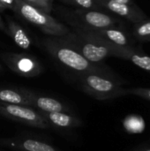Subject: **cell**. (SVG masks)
I'll use <instances>...</instances> for the list:
<instances>
[{
	"instance_id": "cell-1",
	"label": "cell",
	"mask_w": 150,
	"mask_h": 151,
	"mask_svg": "<svg viewBox=\"0 0 150 151\" xmlns=\"http://www.w3.org/2000/svg\"><path fill=\"white\" fill-rule=\"evenodd\" d=\"M42 46L45 50L56 60L75 72L80 73H95L113 80L123 81L108 67L92 63L86 59L78 51L63 42L58 37L44 39L42 41Z\"/></svg>"
},
{
	"instance_id": "cell-2",
	"label": "cell",
	"mask_w": 150,
	"mask_h": 151,
	"mask_svg": "<svg viewBox=\"0 0 150 151\" xmlns=\"http://www.w3.org/2000/svg\"><path fill=\"white\" fill-rule=\"evenodd\" d=\"M80 88L84 93L100 101L115 99L127 96L124 81H117L95 73H80Z\"/></svg>"
},
{
	"instance_id": "cell-3",
	"label": "cell",
	"mask_w": 150,
	"mask_h": 151,
	"mask_svg": "<svg viewBox=\"0 0 150 151\" xmlns=\"http://www.w3.org/2000/svg\"><path fill=\"white\" fill-rule=\"evenodd\" d=\"M13 12L27 21L36 26L48 36L64 37L71 32L65 25L54 19L50 14L39 11L21 0H16Z\"/></svg>"
},
{
	"instance_id": "cell-4",
	"label": "cell",
	"mask_w": 150,
	"mask_h": 151,
	"mask_svg": "<svg viewBox=\"0 0 150 151\" xmlns=\"http://www.w3.org/2000/svg\"><path fill=\"white\" fill-rule=\"evenodd\" d=\"M58 38L63 42L78 51L86 59L95 64H99L106 58L112 56L111 51L108 47L98 44L74 31H71L66 36Z\"/></svg>"
},
{
	"instance_id": "cell-5",
	"label": "cell",
	"mask_w": 150,
	"mask_h": 151,
	"mask_svg": "<svg viewBox=\"0 0 150 151\" xmlns=\"http://www.w3.org/2000/svg\"><path fill=\"white\" fill-rule=\"evenodd\" d=\"M0 115L20 124L40 129H49L50 127L42 114L30 106L0 103Z\"/></svg>"
},
{
	"instance_id": "cell-6",
	"label": "cell",
	"mask_w": 150,
	"mask_h": 151,
	"mask_svg": "<svg viewBox=\"0 0 150 151\" xmlns=\"http://www.w3.org/2000/svg\"><path fill=\"white\" fill-rule=\"evenodd\" d=\"M78 32L90 39L91 41L106 46L108 47L111 51V55L114 57H118V58H121L124 59H127L130 60L133 64H134L135 65H137L138 67L145 70L146 72L150 73V57L148 55L137 52L133 50H132L131 48L127 47H120V46H117L113 43H111V42L105 40L104 38L99 36L98 35L95 34L93 31L91 30H86V29H78Z\"/></svg>"
},
{
	"instance_id": "cell-7",
	"label": "cell",
	"mask_w": 150,
	"mask_h": 151,
	"mask_svg": "<svg viewBox=\"0 0 150 151\" xmlns=\"http://www.w3.org/2000/svg\"><path fill=\"white\" fill-rule=\"evenodd\" d=\"M71 20H67L73 27L86 30H100L111 28L117 23V19L111 16L95 10L78 8L70 12Z\"/></svg>"
},
{
	"instance_id": "cell-8",
	"label": "cell",
	"mask_w": 150,
	"mask_h": 151,
	"mask_svg": "<svg viewBox=\"0 0 150 151\" xmlns=\"http://www.w3.org/2000/svg\"><path fill=\"white\" fill-rule=\"evenodd\" d=\"M1 58L10 70L22 77H36L43 71L40 62L29 54L6 52L3 53Z\"/></svg>"
},
{
	"instance_id": "cell-9",
	"label": "cell",
	"mask_w": 150,
	"mask_h": 151,
	"mask_svg": "<svg viewBox=\"0 0 150 151\" xmlns=\"http://www.w3.org/2000/svg\"><path fill=\"white\" fill-rule=\"evenodd\" d=\"M29 103V106L43 112H69L70 110L60 101L51 97L38 96L29 90L20 88Z\"/></svg>"
},
{
	"instance_id": "cell-10",
	"label": "cell",
	"mask_w": 150,
	"mask_h": 151,
	"mask_svg": "<svg viewBox=\"0 0 150 151\" xmlns=\"http://www.w3.org/2000/svg\"><path fill=\"white\" fill-rule=\"evenodd\" d=\"M96 2L100 6H103L111 12L117 13L118 15H120L124 18H126L135 23L142 22L143 19L146 18L141 12L138 11L136 8L132 7L129 4L118 3L113 0H96Z\"/></svg>"
},
{
	"instance_id": "cell-11",
	"label": "cell",
	"mask_w": 150,
	"mask_h": 151,
	"mask_svg": "<svg viewBox=\"0 0 150 151\" xmlns=\"http://www.w3.org/2000/svg\"><path fill=\"white\" fill-rule=\"evenodd\" d=\"M2 145H6L19 151H60L48 144L34 139H11L0 141Z\"/></svg>"
},
{
	"instance_id": "cell-12",
	"label": "cell",
	"mask_w": 150,
	"mask_h": 151,
	"mask_svg": "<svg viewBox=\"0 0 150 151\" xmlns=\"http://www.w3.org/2000/svg\"><path fill=\"white\" fill-rule=\"evenodd\" d=\"M42 116L50 123L58 127L72 128L83 126V122L79 118L67 114L66 112H43L38 111Z\"/></svg>"
},
{
	"instance_id": "cell-13",
	"label": "cell",
	"mask_w": 150,
	"mask_h": 151,
	"mask_svg": "<svg viewBox=\"0 0 150 151\" xmlns=\"http://www.w3.org/2000/svg\"><path fill=\"white\" fill-rule=\"evenodd\" d=\"M7 35L13 40V42L21 49L27 50L31 48L32 40L25 31V29L15 20L11 18L7 19Z\"/></svg>"
},
{
	"instance_id": "cell-14",
	"label": "cell",
	"mask_w": 150,
	"mask_h": 151,
	"mask_svg": "<svg viewBox=\"0 0 150 151\" xmlns=\"http://www.w3.org/2000/svg\"><path fill=\"white\" fill-rule=\"evenodd\" d=\"M95 34L98 35L99 36L104 38L105 40L111 42V43L120 46V47H127L128 40L126 35L121 32L120 30L114 29V28H104L100 30H91Z\"/></svg>"
},
{
	"instance_id": "cell-15",
	"label": "cell",
	"mask_w": 150,
	"mask_h": 151,
	"mask_svg": "<svg viewBox=\"0 0 150 151\" xmlns=\"http://www.w3.org/2000/svg\"><path fill=\"white\" fill-rule=\"evenodd\" d=\"M0 103L29 106V103L25 95L19 89L0 88Z\"/></svg>"
},
{
	"instance_id": "cell-16",
	"label": "cell",
	"mask_w": 150,
	"mask_h": 151,
	"mask_svg": "<svg viewBox=\"0 0 150 151\" xmlns=\"http://www.w3.org/2000/svg\"><path fill=\"white\" fill-rule=\"evenodd\" d=\"M123 126L130 134H140L145 128V122L140 115H129L124 119Z\"/></svg>"
},
{
	"instance_id": "cell-17",
	"label": "cell",
	"mask_w": 150,
	"mask_h": 151,
	"mask_svg": "<svg viewBox=\"0 0 150 151\" xmlns=\"http://www.w3.org/2000/svg\"><path fill=\"white\" fill-rule=\"evenodd\" d=\"M21 1L47 14H50L53 7V2H54V0H21Z\"/></svg>"
},
{
	"instance_id": "cell-18",
	"label": "cell",
	"mask_w": 150,
	"mask_h": 151,
	"mask_svg": "<svg viewBox=\"0 0 150 151\" xmlns=\"http://www.w3.org/2000/svg\"><path fill=\"white\" fill-rule=\"evenodd\" d=\"M59 1L80 9H87V10H96L100 6L97 4L96 0H59Z\"/></svg>"
},
{
	"instance_id": "cell-19",
	"label": "cell",
	"mask_w": 150,
	"mask_h": 151,
	"mask_svg": "<svg viewBox=\"0 0 150 151\" xmlns=\"http://www.w3.org/2000/svg\"><path fill=\"white\" fill-rule=\"evenodd\" d=\"M135 35L143 41L150 42V21L140 22L135 29H134Z\"/></svg>"
},
{
	"instance_id": "cell-20",
	"label": "cell",
	"mask_w": 150,
	"mask_h": 151,
	"mask_svg": "<svg viewBox=\"0 0 150 151\" xmlns=\"http://www.w3.org/2000/svg\"><path fill=\"white\" fill-rule=\"evenodd\" d=\"M127 95H133L150 101V88H126Z\"/></svg>"
},
{
	"instance_id": "cell-21",
	"label": "cell",
	"mask_w": 150,
	"mask_h": 151,
	"mask_svg": "<svg viewBox=\"0 0 150 151\" xmlns=\"http://www.w3.org/2000/svg\"><path fill=\"white\" fill-rule=\"evenodd\" d=\"M16 0H0V4L3 5L4 9H10L11 11L14 10Z\"/></svg>"
},
{
	"instance_id": "cell-22",
	"label": "cell",
	"mask_w": 150,
	"mask_h": 151,
	"mask_svg": "<svg viewBox=\"0 0 150 151\" xmlns=\"http://www.w3.org/2000/svg\"><path fill=\"white\" fill-rule=\"evenodd\" d=\"M0 31L4 32V34H6V35H7V33H8V31H7V27H6V25H5L4 21L3 20V19H2V17H1V15H0Z\"/></svg>"
},
{
	"instance_id": "cell-23",
	"label": "cell",
	"mask_w": 150,
	"mask_h": 151,
	"mask_svg": "<svg viewBox=\"0 0 150 151\" xmlns=\"http://www.w3.org/2000/svg\"><path fill=\"white\" fill-rule=\"evenodd\" d=\"M113 1H116V2H118V3H122V4H132L133 2L132 0H113Z\"/></svg>"
},
{
	"instance_id": "cell-24",
	"label": "cell",
	"mask_w": 150,
	"mask_h": 151,
	"mask_svg": "<svg viewBox=\"0 0 150 151\" xmlns=\"http://www.w3.org/2000/svg\"><path fill=\"white\" fill-rule=\"evenodd\" d=\"M135 151H150V149L149 148H142V149H139Z\"/></svg>"
},
{
	"instance_id": "cell-25",
	"label": "cell",
	"mask_w": 150,
	"mask_h": 151,
	"mask_svg": "<svg viewBox=\"0 0 150 151\" xmlns=\"http://www.w3.org/2000/svg\"><path fill=\"white\" fill-rule=\"evenodd\" d=\"M4 10H5V9H4V8L3 7V5L0 4V11H4Z\"/></svg>"
},
{
	"instance_id": "cell-26",
	"label": "cell",
	"mask_w": 150,
	"mask_h": 151,
	"mask_svg": "<svg viewBox=\"0 0 150 151\" xmlns=\"http://www.w3.org/2000/svg\"><path fill=\"white\" fill-rule=\"evenodd\" d=\"M2 70H3V68H2V66H1V65H0V72H1Z\"/></svg>"
}]
</instances>
